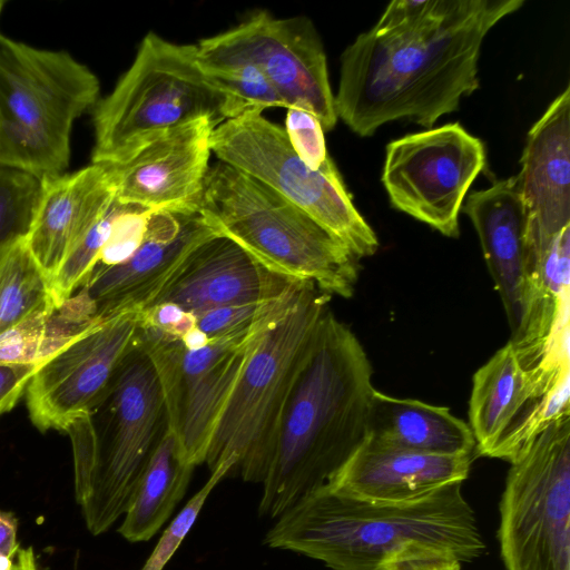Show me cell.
Segmentation results:
<instances>
[{
    "label": "cell",
    "instance_id": "obj_1",
    "mask_svg": "<svg viewBox=\"0 0 570 570\" xmlns=\"http://www.w3.org/2000/svg\"><path fill=\"white\" fill-rule=\"evenodd\" d=\"M522 0H424L406 22L360 33L341 56L337 118L357 136L412 120L431 128L479 88L488 32Z\"/></svg>",
    "mask_w": 570,
    "mask_h": 570
},
{
    "label": "cell",
    "instance_id": "obj_2",
    "mask_svg": "<svg viewBox=\"0 0 570 570\" xmlns=\"http://www.w3.org/2000/svg\"><path fill=\"white\" fill-rule=\"evenodd\" d=\"M372 365L351 328L328 309L288 396L258 505L277 519L325 485L367 435Z\"/></svg>",
    "mask_w": 570,
    "mask_h": 570
},
{
    "label": "cell",
    "instance_id": "obj_3",
    "mask_svg": "<svg viewBox=\"0 0 570 570\" xmlns=\"http://www.w3.org/2000/svg\"><path fill=\"white\" fill-rule=\"evenodd\" d=\"M264 544L318 560L330 570H377L412 546L460 562H472L485 550L461 482L403 503L357 499L325 484L283 512Z\"/></svg>",
    "mask_w": 570,
    "mask_h": 570
},
{
    "label": "cell",
    "instance_id": "obj_4",
    "mask_svg": "<svg viewBox=\"0 0 570 570\" xmlns=\"http://www.w3.org/2000/svg\"><path fill=\"white\" fill-rule=\"evenodd\" d=\"M165 428L158 377L136 341L99 403L66 432L76 500L91 534L106 532L126 513Z\"/></svg>",
    "mask_w": 570,
    "mask_h": 570
},
{
    "label": "cell",
    "instance_id": "obj_5",
    "mask_svg": "<svg viewBox=\"0 0 570 570\" xmlns=\"http://www.w3.org/2000/svg\"><path fill=\"white\" fill-rule=\"evenodd\" d=\"M198 210L215 230L272 272L353 296L358 258L293 203L254 177L217 161L209 167Z\"/></svg>",
    "mask_w": 570,
    "mask_h": 570
},
{
    "label": "cell",
    "instance_id": "obj_6",
    "mask_svg": "<svg viewBox=\"0 0 570 570\" xmlns=\"http://www.w3.org/2000/svg\"><path fill=\"white\" fill-rule=\"evenodd\" d=\"M92 111L91 163L124 165L168 130L198 118L215 127L240 115L235 100L202 70L196 45L171 42L155 32Z\"/></svg>",
    "mask_w": 570,
    "mask_h": 570
},
{
    "label": "cell",
    "instance_id": "obj_7",
    "mask_svg": "<svg viewBox=\"0 0 570 570\" xmlns=\"http://www.w3.org/2000/svg\"><path fill=\"white\" fill-rule=\"evenodd\" d=\"M331 295L306 281L289 307L261 337L215 425L206 460L210 473L264 481L283 413Z\"/></svg>",
    "mask_w": 570,
    "mask_h": 570
},
{
    "label": "cell",
    "instance_id": "obj_8",
    "mask_svg": "<svg viewBox=\"0 0 570 570\" xmlns=\"http://www.w3.org/2000/svg\"><path fill=\"white\" fill-rule=\"evenodd\" d=\"M99 94L97 76L67 51L0 31V166L39 179L65 174L73 124Z\"/></svg>",
    "mask_w": 570,
    "mask_h": 570
},
{
    "label": "cell",
    "instance_id": "obj_9",
    "mask_svg": "<svg viewBox=\"0 0 570 570\" xmlns=\"http://www.w3.org/2000/svg\"><path fill=\"white\" fill-rule=\"evenodd\" d=\"M212 153L302 209L356 258L379 248L375 232L352 202L336 166L311 169L293 150L284 128L249 109L214 128Z\"/></svg>",
    "mask_w": 570,
    "mask_h": 570
},
{
    "label": "cell",
    "instance_id": "obj_10",
    "mask_svg": "<svg viewBox=\"0 0 570 570\" xmlns=\"http://www.w3.org/2000/svg\"><path fill=\"white\" fill-rule=\"evenodd\" d=\"M499 511L505 570H570V415L510 463Z\"/></svg>",
    "mask_w": 570,
    "mask_h": 570
},
{
    "label": "cell",
    "instance_id": "obj_11",
    "mask_svg": "<svg viewBox=\"0 0 570 570\" xmlns=\"http://www.w3.org/2000/svg\"><path fill=\"white\" fill-rule=\"evenodd\" d=\"M294 299L250 327L210 338L198 350H187L180 341L139 325L136 341L157 374L166 425L189 464L205 463L215 425L247 358Z\"/></svg>",
    "mask_w": 570,
    "mask_h": 570
},
{
    "label": "cell",
    "instance_id": "obj_12",
    "mask_svg": "<svg viewBox=\"0 0 570 570\" xmlns=\"http://www.w3.org/2000/svg\"><path fill=\"white\" fill-rule=\"evenodd\" d=\"M570 415V364L525 370L508 342L473 375L469 426L475 454L512 463Z\"/></svg>",
    "mask_w": 570,
    "mask_h": 570
},
{
    "label": "cell",
    "instance_id": "obj_13",
    "mask_svg": "<svg viewBox=\"0 0 570 570\" xmlns=\"http://www.w3.org/2000/svg\"><path fill=\"white\" fill-rule=\"evenodd\" d=\"M484 165L482 140L450 122L390 141L381 179L395 209L455 238L466 193Z\"/></svg>",
    "mask_w": 570,
    "mask_h": 570
},
{
    "label": "cell",
    "instance_id": "obj_14",
    "mask_svg": "<svg viewBox=\"0 0 570 570\" xmlns=\"http://www.w3.org/2000/svg\"><path fill=\"white\" fill-rule=\"evenodd\" d=\"M196 48L200 59L254 65L276 90L286 109L312 112L324 132L337 124L326 53L307 17L276 18L266 10H258L236 27L202 39Z\"/></svg>",
    "mask_w": 570,
    "mask_h": 570
},
{
    "label": "cell",
    "instance_id": "obj_15",
    "mask_svg": "<svg viewBox=\"0 0 570 570\" xmlns=\"http://www.w3.org/2000/svg\"><path fill=\"white\" fill-rule=\"evenodd\" d=\"M139 312L96 320L51 354L27 390L29 416L40 431H65L102 399L135 346Z\"/></svg>",
    "mask_w": 570,
    "mask_h": 570
},
{
    "label": "cell",
    "instance_id": "obj_16",
    "mask_svg": "<svg viewBox=\"0 0 570 570\" xmlns=\"http://www.w3.org/2000/svg\"><path fill=\"white\" fill-rule=\"evenodd\" d=\"M217 235L198 209L153 210L138 248L124 262L92 272L78 292L98 320L141 312L173 283L193 253Z\"/></svg>",
    "mask_w": 570,
    "mask_h": 570
},
{
    "label": "cell",
    "instance_id": "obj_17",
    "mask_svg": "<svg viewBox=\"0 0 570 570\" xmlns=\"http://www.w3.org/2000/svg\"><path fill=\"white\" fill-rule=\"evenodd\" d=\"M215 125L198 118L168 130L124 165L111 166L116 199L149 210L198 209Z\"/></svg>",
    "mask_w": 570,
    "mask_h": 570
},
{
    "label": "cell",
    "instance_id": "obj_18",
    "mask_svg": "<svg viewBox=\"0 0 570 570\" xmlns=\"http://www.w3.org/2000/svg\"><path fill=\"white\" fill-rule=\"evenodd\" d=\"M299 282L269 271L237 243L217 235L193 253L153 305L174 303L196 316L216 308L273 301Z\"/></svg>",
    "mask_w": 570,
    "mask_h": 570
},
{
    "label": "cell",
    "instance_id": "obj_19",
    "mask_svg": "<svg viewBox=\"0 0 570 570\" xmlns=\"http://www.w3.org/2000/svg\"><path fill=\"white\" fill-rule=\"evenodd\" d=\"M472 222L501 297L511 340L521 332L529 306V214L515 176L472 191L462 209Z\"/></svg>",
    "mask_w": 570,
    "mask_h": 570
},
{
    "label": "cell",
    "instance_id": "obj_20",
    "mask_svg": "<svg viewBox=\"0 0 570 570\" xmlns=\"http://www.w3.org/2000/svg\"><path fill=\"white\" fill-rule=\"evenodd\" d=\"M116 197L111 166L92 164L41 179V193L26 237L50 282Z\"/></svg>",
    "mask_w": 570,
    "mask_h": 570
},
{
    "label": "cell",
    "instance_id": "obj_21",
    "mask_svg": "<svg viewBox=\"0 0 570 570\" xmlns=\"http://www.w3.org/2000/svg\"><path fill=\"white\" fill-rule=\"evenodd\" d=\"M474 454L439 455L365 440L326 483L344 495L403 503L424 499L468 478Z\"/></svg>",
    "mask_w": 570,
    "mask_h": 570
},
{
    "label": "cell",
    "instance_id": "obj_22",
    "mask_svg": "<svg viewBox=\"0 0 570 570\" xmlns=\"http://www.w3.org/2000/svg\"><path fill=\"white\" fill-rule=\"evenodd\" d=\"M515 176L530 234L551 236L570 225V87L528 132Z\"/></svg>",
    "mask_w": 570,
    "mask_h": 570
},
{
    "label": "cell",
    "instance_id": "obj_23",
    "mask_svg": "<svg viewBox=\"0 0 570 570\" xmlns=\"http://www.w3.org/2000/svg\"><path fill=\"white\" fill-rule=\"evenodd\" d=\"M366 439L373 443L439 455H475L468 423L446 406L400 399L375 390Z\"/></svg>",
    "mask_w": 570,
    "mask_h": 570
},
{
    "label": "cell",
    "instance_id": "obj_24",
    "mask_svg": "<svg viewBox=\"0 0 570 570\" xmlns=\"http://www.w3.org/2000/svg\"><path fill=\"white\" fill-rule=\"evenodd\" d=\"M194 469L185 461L176 436L166 425L118 532L129 542L151 539L184 498Z\"/></svg>",
    "mask_w": 570,
    "mask_h": 570
},
{
    "label": "cell",
    "instance_id": "obj_25",
    "mask_svg": "<svg viewBox=\"0 0 570 570\" xmlns=\"http://www.w3.org/2000/svg\"><path fill=\"white\" fill-rule=\"evenodd\" d=\"M50 306L56 307L50 279L26 237L0 245V334Z\"/></svg>",
    "mask_w": 570,
    "mask_h": 570
},
{
    "label": "cell",
    "instance_id": "obj_26",
    "mask_svg": "<svg viewBox=\"0 0 570 570\" xmlns=\"http://www.w3.org/2000/svg\"><path fill=\"white\" fill-rule=\"evenodd\" d=\"M197 62L205 75L235 100L240 114L249 109L264 111L268 108H286L267 78L254 65L198 57Z\"/></svg>",
    "mask_w": 570,
    "mask_h": 570
},
{
    "label": "cell",
    "instance_id": "obj_27",
    "mask_svg": "<svg viewBox=\"0 0 570 570\" xmlns=\"http://www.w3.org/2000/svg\"><path fill=\"white\" fill-rule=\"evenodd\" d=\"M121 206L122 203L115 197L106 213L72 250L51 279V295L56 307H61L90 276Z\"/></svg>",
    "mask_w": 570,
    "mask_h": 570
},
{
    "label": "cell",
    "instance_id": "obj_28",
    "mask_svg": "<svg viewBox=\"0 0 570 570\" xmlns=\"http://www.w3.org/2000/svg\"><path fill=\"white\" fill-rule=\"evenodd\" d=\"M41 193V179L0 166V245L27 237Z\"/></svg>",
    "mask_w": 570,
    "mask_h": 570
},
{
    "label": "cell",
    "instance_id": "obj_29",
    "mask_svg": "<svg viewBox=\"0 0 570 570\" xmlns=\"http://www.w3.org/2000/svg\"><path fill=\"white\" fill-rule=\"evenodd\" d=\"M304 282L306 281H301L285 295L273 301L222 307L196 315V326L208 338L222 337L250 327L289 304Z\"/></svg>",
    "mask_w": 570,
    "mask_h": 570
},
{
    "label": "cell",
    "instance_id": "obj_30",
    "mask_svg": "<svg viewBox=\"0 0 570 570\" xmlns=\"http://www.w3.org/2000/svg\"><path fill=\"white\" fill-rule=\"evenodd\" d=\"M227 474L226 468H219L210 473L204 487L194 494L166 528L141 570H163L165 568L195 523L209 493Z\"/></svg>",
    "mask_w": 570,
    "mask_h": 570
},
{
    "label": "cell",
    "instance_id": "obj_31",
    "mask_svg": "<svg viewBox=\"0 0 570 570\" xmlns=\"http://www.w3.org/2000/svg\"><path fill=\"white\" fill-rule=\"evenodd\" d=\"M284 130L293 150L311 169L325 170L335 165L326 149L323 127L312 112L288 108Z\"/></svg>",
    "mask_w": 570,
    "mask_h": 570
},
{
    "label": "cell",
    "instance_id": "obj_32",
    "mask_svg": "<svg viewBox=\"0 0 570 570\" xmlns=\"http://www.w3.org/2000/svg\"><path fill=\"white\" fill-rule=\"evenodd\" d=\"M151 212L122 204L92 272L124 262L138 248Z\"/></svg>",
    "mask_w": 570,
    "mask_h": 570
},
{
    "label": "cell",
    "instance_id": "obj_33",
    "mask_svg": "<svg viewBox=\"0 0 570 570\" xmlns=\"http://www.w3.org/2000/svg\"><path fill=\"white\" fill-rule=\"evenodd\" d=\"M140 327L180 341L196 327L194 314L174 303H159L139 312Z\"/></svg>",
    "mask_w": 570,
    "mask_h": 570
},
{
    "label": "cell",
    "instance_id": "obj_34",
    "mask_svg": "<svg viewBox=\"0 0 570 570\" xmlns=\"http://www.w3.org/2000/svg\"><path fill=\"white\" fill-rule=\"evenodd\" d=\"M461 563L446 552L412 546L390 557L377 570H461Z\"/></svg>",
    "mask_w": 570,
    "mask_h": 570
},
{
    "label": "cell",
    "instance_id": "obj_35",
    "mask_svg": "<svg viewBox=\"0 0 570 570\" xmlns=\"http://www.w3.org/2000/svg\"><path fill=\"white\" fill-rule=\"evenodd\" d=\"M42 363L0 364V416L9 412L26 393L31 377Z\"/></svg>",
    "mask_w": 570,
    "mask_h": 570
},
{
    "label": "cell",
    "instance_id": "obj_36",
    "mask_svg": "<svg viewBox=\"0 0 570 570\" xmlns=\"http://www.w3.org/2000/svg\"><path fill=\"white\" fill-rule=\"evenodd\" d=\"M18 522L10 512L0 511V554L13 559L19 543L17 541Z\"/></svg>",
    "mask_w": 570,
    "mask_h": 570
},
{
    "label": "cell",
    "instance_id": "obj_37",
    "mask_svg": "<svg viewBox=\"0 0 570 570\" xmlns=\"http://www.w3.org/2000/svg\"><path fill=\"white\" fill-rule=\"evenodd\" d=\"M10 570H38L32 547L18 550Z\"/></svg>",
    "mask_w": 570,
    "mask_h": 570
},
{
    "label": "cell",
    "instance_id": "obj_38",
    "mask_svg": "<svg viewBox=\"0 0 570 570\" xmlns=\"http://www.w3.org/2000/svg\"><path fill=\"white\" fill-rule=\"evenodd\" d=\"M13 559L0 554V570H10Z\"/></svg>",
    "mask_w": 570,
    "mask_h": 570
},
{
    "label": "cell",
    "instance_id": "obj_39",
    "mask_svg": "<svg viewBox=\"0 0 570 570\" xmlns=\"http://www.w3.org/2000/svg\"><path fill=\"white\" fill-rule=\"evenodd\" d=\"M6 3H7V1L0 0V16H1L2 11H3V8H4Z\"/></svg>",
    "mask_w": 570,
    "mask_h": 570
}]
</instances>
